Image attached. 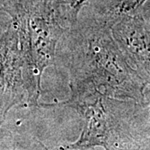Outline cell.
<instances>
[{
  "label": "cell",
  "instance_id": "7a4b0ae2",
  "mask_svg": "<svg viewBox=\"0 0 150 150\" xmlns=\"http://www.w3.org/2000/svg\"><path fill=\"white\" fill-rule=\"evenodd\" d=\"M12 18L28 66L41 85L43 70L53 65L65 24L73 23L64 6L56 0H4Z\"/></svg>",
  "mask_w": 150,
  "mask_h": 150
},
{
  "label": "cell",
  "instance_id": "6da1fadb",
  "mask_svg": "<svg viewBox=\"0 0 150 150\" xmlns=\"http://www.w3.org/2000/svg\"><path fill=\"white\" fill-rule=\"evenodd\" d=\"M72 53L71 93H98L145 104L149 83L129 64L102 22L79 33Z\"/></svg>",
  "mask_w": 150,
  "mask_h": 150
},
{
  "label": "cell",
  "instance_id": "3957f363",
  "mask_svg": "<svg viewBox=\"0 0 150 150\" xmlns=\"http://www.w3.org/2000/svg\"><path fill=\"white\" fill-rule=\"evenodd\" d=\"M41 92L24 56L18 29L11 23L0 38V123L17 104H36Z\"/></svg>",
  "mask_w": 150,
  "mask_h": 150
},
{
  "label": "cell",
  "instance_id": "5b68a950",
  "mask_svg": "<svg viewBox=\"0 0 150 150\" xmlns=\"http://www.w3.org/2000/svg\"><path fill=\"white\" fill-rule=\"evenodd\" d=\"M149 0H108L100 21L110 27L116 20L128 16L144 14Z\"/></svg>",
  "mask_w": 150,
  "mask_h": 150
},
{
  "label": "cell",
  "instance_id": "8992f818",
  "mask_svg": "<svg viewBox=\"0 0 150 150\" xmlns=\"http://www.w3.org/2000/svg\"><path fill=\"white\" fill-rule=\"evenodd\" d=\"M56 1L60 4L64 6L71 19L74 23L81 8L86 5L91 0H56Z\"/></svg>",
  "mask_w": 150,
  "mask_h": 150
},
{
  "label": "cell",
  "instance_id": "277c9868",
  "mask_svg": "<svg viewBox=\"0 0 150 150\" xmlns=\"http://www.w3.org/2000/svg\"><path fill=\"white\" fill-rule=\"evenodd\" d=\"M114 41L126 60L149 82V26L144 14L121 18L110 26Z\"/></svg>",
  "mask_w": 150,
  "mask_h": 150
}]
</instances>
